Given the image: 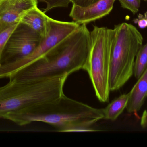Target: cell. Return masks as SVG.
Wrapping results in <instances>:
<instances>
[{
	"label": "cell",
	"instance_id": "6da1fadb",
	"mask_svg": "<svg viewBox=\"0 0 147 147\" xmlns=\"http://www.w3.org/2000/svg\"><path fill=\"white\" fill-rule=\"evenodd\" d=\"M91 45L90 32L86 24H81L43 57L9 78L15 82H32L85 70Z\"/></svg>",
	"mask_w": 147,
	"mask_h": 147
},
{
	"label": "cell",
	"instance_id": "7a4b0ae2",
	"mask_svg": "<svg viewBox=\"0 0 147 147\" xmlns=\"http://www.w3.org/2000/svg\"><path fill=\"white\" fill-rule=\"evenodd\" d=\"M102 109H97L64 95L59 101L32 111L9 113L4 119L19 126L34 122L49 124L65 133L97 132L92 126L103 119Z\"/></svg>",
	"mask_w": 147,
	"mask_h": 147
},
{
	"label": "cell",
	"instance_id": "3957f363",
	"mask_svg": "<svg viewBox=\"0 0 147 147\" xmlns=\"http://www.w3.org/2000/svg\"><path fill=\"white\" fill-rule=\"evenodd\" d=\"M69 75L65 74L36 81L9 80L0 87V118L9 113L32 111L59 101Z\"/></svg>",
	"mask_w": 147,
	"mask_h": 147
},
{
	"label": "cell",
	"instance_id": "277c9868",
	"mask_svg": "<svg viewBox=\"0 0 147 147\" xmlns=\"http://www.w3.org/2000/svg\"><path fill=\"white\" fill-rule=\"evenodd\" d=\"M143 38L136 27L123 22L113 29L111 53L110 89L118 90L134 75L135 60Z\"/></svg>",
	"mask_w": 147,
	"mask_h": 147
},
{
	"label": "cell",
	"instance_id": "5b68a950",
	"mask_svg": "<svg viewBox=\"0 0 147 147\" xmlns=\"http://www.w3.org/2000/svg\"><path fill=\"white\" fill-rule=\"evenodd\" d=\"M113 29L94 26L90 32L91 45L84 70L89 74L96 96L101 102H109L111 53Z\"/></svg>",
	"mask_w": 147,
	"mask_h": 147
},
{
	"label": "cell",
	"instance_id": "8992f818",
	"mask_svg": "<svg viewBox=\"0 0 147 147\" xmlns=\"http://www.w3.org/2000/svg\"><path fill=\"white\" fill-rule=\"evenodd\" d=\"M50 22L49 34L32 53L13 62L0 65V79L9 78L17 71L43 57L80 25L74 21H61L52 18Z\"/></svg>",
	"mask_w": 147,
	"mask_h": 147
},
{
	"label": "cell",
	"instance_id": "52a82bcc",
	"mask_svg": "<svg viewBox=\"0 0 147 147\" xmlns=\"http://www.w3.org/2000/svg\"><path fill=\"white\" fill-rule=\"evenodd\" d=\"M43 39L31 28L20 22L9 38L0 65L27 56L35 50Z\"/></svg>",
	"mask_w": 147,
	"mask_h": 147
},
{
	"label": "cell",
	"instance_id": "ba28073f",
	"mask_svg": "<svg viewBox=\"0 0 147 147\" xmlns=\"http://www.w3.org/2000/svg\"><path fill=\"white\" fill-rule=\"evenodd\" d=\"M37 0H0V32L13 23L20 22L28 10L38 6Z\"/></svg>",
	"mask_w": 147,
	"mask_h": 147
},
{
	"label": "cell",
	"instance_id": "9c48e42d",
	"mask_svg": "<svg viewBox=\"0 0 147 147\" xmlns=\"http://www.w3.org/2000/svg\"><path fill=\"white\" fill-rule=\"evenodd\" d=\"M116 0H99L87 7L72 5L70 16L78 24H85L95 21L109 14L113 9Z\"/></svg>",
	"mask_w": 147,
	"mask_h": 147
},
{
	"label": "cell",
	"instance_id": "30bf717a",
	"mask_svg": "<svg viewBox=\"0 0 147 147\" xmlns=\"http://www.w3.org/2000/svg\"><path fill=\"white\" fill-rule=\"evenodd\" d=\"M51 18L37 6L26 12L20 19V22L31 28L44 39L49 34Z\"/></svg>",
	"mask_w": 147,
	"mask_h": 147
},
{
	"label": "cell",
	"instance_id": "8fae6325",
	"mask_svg": "<svg viewBox=\"0 0 147 147\" xmlns=\"http://www.w3.org/2000/svg\"><path fill=\"white\" fill-rule=\"evenodd\" d=\"M129 92L126 109L130 114H136L147 97V67Z\"/></svg>",
	"mask_w": 147,
	"mask_h": 147
},
{
	"label": "cell",
	"instance_id": "7c38bea8",
	"mask_svg": "<svg viewBox=\"0 0 147 147\" xmlns=\"http://www.w3.org/2000/svg\"><path fill=\"white\" fill-rule=\"evenodd\" d=\"M129 96V92L121 95L102 109L103 119L111 121L116 120L126 108Z\"/></svg>",
	"mask_w": 147,
	"mask_h": 147
},
{
	"label": "cell",
	"instance_id": "4fadbf2b",
	"mask_svg": "<svg viewBox=\"0 0 147 147\" xmlns=\"http://www.w3.org/2000/svg\"><path fill=\"white\" fill-rule=\"evenodd\" d=\"M147 67V42L142 46L138 51L135 60L134 74L139 79Z\"/></svg>",
	"mask_w": 147,
	"mask_h": 147
},
{
	"label": "cell",
	"instance_id": "5bb4252c",
	"mask_svg": "<svg viewBox=\"0 0 147 147\" xmlns=\"http://www.w3.org/2000/svg\"><path fill=\"white\" fill-rule=\"evenodd\" d=\"M19 23L20 22L13 23L0 32V62L3 51L9 38Z\"/></svg>",
	"mask_w": 147,
	"mask_h": 147
},
{
	"label": "cell",
	"instance_id": "9a60e30c",
	"mask_svg": "<svg viewBox=\"0 0 147 147\" xmlns=\"http://www.w3.org/2000/svg\"><path fill=\"white\" fill-rule=\"evenodd\" d=\"M38 3L43 2L46 4L44 9L45 13L57 7H68L69 4L71 3V0H37Z\"/></svg>",
	"mask_w": 147,
	"mask_h": 147
},
{
	"label": "cell",
	"instance_id": "2e32d148",
	"mask_svg": "<svg viewBox=\"0 0 147 147\" xmlns=\"http://www.w3.org/2000/svg\"><path fill=\"white\" fill-rule=\"evenodd\" d=\"M123 8L128 9L134 14L139 11L141 0H118Z\"/></svg>",
	"mask_w": 147,
	"mask_h": 147
},
{
	"label": "cell",
	"instance_id": "e0dca14e",
	"mask_svg": "<svg viewBox=\"0 0 147 147\" xmlns=\"http://www.w3.org/2000/svg\"><path fill=\"white\" fill-rule=\"evenodd\" d=\"M99 0H71L73 5L80 7H87L97 2Z\"/></svg>",
	"mask_w": 147,
	"mask_h": 147
},
{
	"label": "cell",
	"instance_id": "ac0fdd59",
	"mask_svg": "<svg viewBox=\"0 0 147 147\" xmlns=\"http://www.w3.org/2000/svg\"><path fill=\"white\" fill-rule=\"evenodd\" d=\"M134 22L136 24H138L140 28H145L147 27L146 20L145 16L142 14H139L138 15V18L134 20Z\"/></svg>",
	"mask_w": 147,
	"mask_h": 147
},
{
	"label": "cell",
	"instance_id": "d6986e66",
	"mask_svg": "<svg viewBox=\"0 0 147 147\" xmlns=\"http://www.w3.org/2000/svg\"><path fill=\"white\" fill-rule=\"evenodd\" d=\"M141 125L144 128L147 127V110L143 113L141 119Z\"/></svg>",
	"mask_w": 147,
	"mask_h": 147
},
{
	"label": "cell",
	"instance_id": "ffe728a7",
	"mask_svg": "<svg viewBox=\"0 0 147 147\" xmlns=\"http://www.w3.org/2000/svg\"><path fill=\"white\" fill-rule=\"evenodd\" d=\"M144 16H145V18H146V20L147 25V11L145 13V14H144Z\"/></svg>",
	"mask_w": 147,
	"mask_h": 147
},
{
	"label": "cell",
	"instance_id": "44dd1931",
	"mask_svg": "<svg viewBox=\"0 0 147 147\" xmlns=\"http://www.w3.org/2000/svg\"><path fill=\"white\" fill-rule=\"evenodd\" d=\"M143 1H147V0H143Z\"/></svg>",
	"mask_w": 147,
	"mask_h": 147
}]
</instances>
